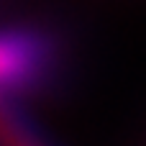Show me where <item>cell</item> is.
Masks as SVG:
<instances>
[{"label":"cell","instance_id":"1","mask_svg":"<svg viewBox=\"0 0 146 146\" xmlns=\"http://www.w3.org/2000/svg\"><path fill=\"white\" fill-rule=\"evenodd\" d=\"M44 62V49L41 41L26 31H13L3 36V49H0V77L8 90L13 87H26L36 80L38 69Z\"/></svg>","mask_w":146,"mask_h":146}]
</instances>
